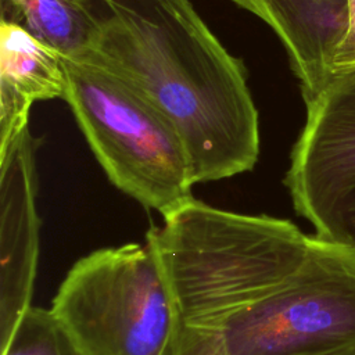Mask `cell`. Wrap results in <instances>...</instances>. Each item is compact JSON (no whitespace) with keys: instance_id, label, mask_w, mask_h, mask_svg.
I'll return each instance as SVG.
<instances>
[{"instance_id":"cell-1","label":"cell","mask_w":355,"mask_h":355,"mask_svg":"<svg viewBox=\"0 0 355 355\" xmlns=\"http://www.w3.org/2000/svg\"><path fill=\"white\" fill-rule=\"evenodd\" d=\"M146 241L175 301L172 355H322L355 347V255L293 222L194 197Z\"/></svg>"},{"instance_id":"cell-2","label":"cell","mask_w":355,"mask_h":355,"mask_svg":"<svg viewBox=\"0 0 355 355\" xmlns=\"http://www.w3.org/2000/svg\"><path fill=\"white\" fill-rule=\"evenodd\" d=\"M98 35L85 60L157 108L179 133L196 183L254 168L258 110L245 68L190 0H89Z\"/></svg>"},{"instance_id":"cell-3","label":"cell","mask_w":355,"mask_h":355,"mask_svg":"<svg viewBox=\"0 0 355 355\" xmlns=\"http://www.w3.org/2000/svg\"><path fill=\"white\" fill-rule=\"evenodd\" d=\"M64 64V100L111 183L161 215L193 197L191 165L173 125L92 60Z\"/></svg>"},{"instance_id":"cell-4","label":"cell","mask_w":355,"mask_h":355,"mask_svg":"<svg viewBox=\"0 0 355 355\" xmlns=\"http://www.w3.org/2000/svg\"><path fill=\"white\" fill-rule=\"evenodd\" d=\"M51 312L85 355H172L178 315L154 250L128 243L79 258Z\"/></svg>"},{"instance_id":"cell-5","label":"cell","mask_w":355,"mask_h":355,"mask_svg":"<svg viewBox=\"0 0 355 355\" xmlns=\"http://www.w3.org/2000/svg\"><path fill=\"white\" fill-rule=\"evenodd\" d=\"M306 104L286 186L316 237L355 255V65Z\"/></svg>"},{"instance_id":"cell-6","label":"cell","mask_w":355,"mask_h":355,"mask_svg":"<svg viewBox=\"0 0 355 355\" xmlns=\"http://www.w3.org/2000/svg\"><path fill=\"white\" fill-rule=\"evenodd\" d=\"M40 144L26 128L0 155L1 347L32 306L39 258L40 219L36 212L35 154Z\"/></svg>"},{"instance_id":"cell-7","label":"cell","mask_w":355,"mask_h":355,"mask_svg":"<svg viewBox=\"0 0 355 355\" xmlns=\"http://www.w3.org/2000/svg\"><path fill=\"white\" fill-rule=\"evenodd\" d=\"M283 42L305 103L355 65V0H232Z\"/></svg>"},{"instance_id":"cell-8","label":"cell","mask_w":355,"mask_h":355,"mask_svg":"<svg viewBox=\"0 0 355 355\" xmlns=\"http://www.w3.org/2000/svg\"><path fill=\"white\" fill-rule=\"evenodd\" d=\"M64 57L21 24H0V155L28 128L36 101L64 98Z\"/></svg>"},{"instance_id":"cell-9","label":"cell","mask_w":355,"mask_h":355,"mask_svg":"<svg viewBox=\"0 0 355 355\" xmlns=\"http://www.w3.org/2000/svg\"><path fill=\"white\" fill-rule=\"evenodd\" d=\"M24 18L25 28L64 58L90 55L98 19L89 0H8Z\"/></svg>"},{"instance_id":"cell-10","label":"cell","mask_w":355,"mask_h":355,"mask_svg":"<svg viewBox=\"0 0 355 355\" xmlns=\"http://www.w3.org/2000/svg\"><path fill=\"white\" fill-rule=\"evenodd\" d=\"M1 355H85L51 309L31 306L18 320Z\"/></svg>"},{"instance_id":"cell-11","label":"cell","mask_w":355,"mask_h":355,"mask_svg":"<svg viewBox=\"0 0 355 355\" xmlns=\"http://www.w3.org/2000/svg\"><path fill=\"white\" fill-rule=\"evenodd\" d=\"M322 355H355V347H349V348H344V349H338V351H333Z\"/></svg>"}]
</instances>
